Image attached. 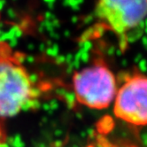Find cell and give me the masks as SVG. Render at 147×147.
Masks as SVG:
<instances>
[{
  "instance_id": "6da1fadb",
  "label": "cell",
  "mask_w": 147,
  "mask_h": 147,
  "mask_svg": "<svg viewBox=\"0 0 147 147\" xmlns=\"http://www.w3.org/2000/svg\"><path fill=\"white\" fill-rule=\"evenodd\" d=\"M42 90L26 67L23 55L0 41V118L39 107Z\"/></svg>"
},
{
  "instance_id": "8992f818",
  "label": "cell",
  "mask_w": 147,
  "mask_h": 147,
  "mask_svg": "<svg viewBox=\"0 0 147 147\" xmlns=\"http://www.w3.org/2000/svg\"><path fill=\"white\" fill-rule=\"evenodd\" d=\"M3 138H4V134H3V131L1 129V126H0V143L3 142Z\"/></svg>"
},
{
  "instance_id": "277c9868",
  "label": "cell",
  "mask_w": 147,
  "mask_h": 147,
  "mask_svg": "<svg viewBox=\"0 0 147 147\" xmlns=\"http://www.w3.org/2000/svg\"><path fill=\"white\" fill-rule=\"evenodd\" d=\"M113 102L118 118L133 125H147V76L136 74L126 78Z\"/></svg>"
},
{
  "instance_id": "7a4b0ae2",
  "label": "cell",
  "mask_w": 147,
  "mask_h": 147,
  "mask_svg": "<svg viewBox=\"0 0 147 147\" xmlns=\"http://www.w3.org/2000/svg\"><path fill=\"white\" fill-rule=\"evenodd\" d=\"M72 84L76 100L93 109L108 107L114 101L118 90L114 74L100 60L76 72Z\"/></svg>"
},
{
  "instance_id": "3957f363",
  "label": "cell",
  "mask_w": 147,
  "mask_h": 147,
  "mask_svg": "<svg viewBox=\"0 0 147 147\" xmlns=\"http://www.w3.org/2000/svg\"><path fill=\"white\" fill-rule=\"evenodd\" d=\"M95 15L122 41L147 17V0H96Z\"/></svg>"
},
{
  "instance_id": "5b68a950",
  "label": "cell",
  "mask_w": 147,
  "mask_h": 147,
  "mask_svg": "<svg viewBox=\"0 0 147 147\" xmlns=\"http://www.w3.org/2000/svg\"><path fill=\"white\" fill-rule=\"evenodd\" d=\"M7 144L12 147H24V143L20 139V136H16L15 138H8Z\"/></svg>"
}]
</instances>
